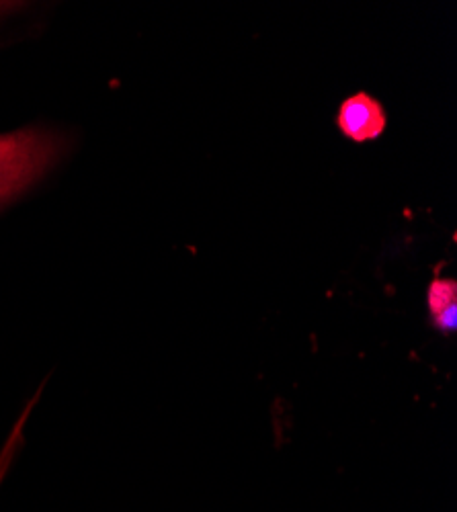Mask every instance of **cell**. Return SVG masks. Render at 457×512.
Here are the masks:
<instances>
[{"label":"cell","mask_w":457,"mask_h":512,"mask_svg":"<svg viewBox=\"0 0 457 512\" xmlns=\"http://www.w3.org/2000/svg\"><path fill=\"white\" fill-rule=\"evenodd\" d=\"M64 150L66 138L44 127H25L0 136V207L44 177Z\"/></svg>","instance_id":"obj_1"},{"label":"cell","mask_w":457,"mask_h":512,"mask_svg":"<svg viewBox=\"0 0 457 512\" xmlns=\"http://www.w3.org/2000/svg\"><path fill=\"white\" fill-rule=\"evenodd\" d=\"M339 132L355 142L365 144L384 136L388 127V115L384 105L369 93H355L347 97L337 113Z\"/></svg>","instance_id":"obj_2"},{"label":"cell","mask_w":457,"mask_h":512,"mask_svg":"<svg viewBox=\"0 0 457 512\" xmlns=\"http://www.w3.org/2000/svg\"><path fill=\"white\" fill-rule=\"evenodd\" d=\"M427 312L431 326L445 334L453 336L457 332V281L435 277L427 287Z\"/></svg>","instance_id":"obj_3"}]
</instances>
